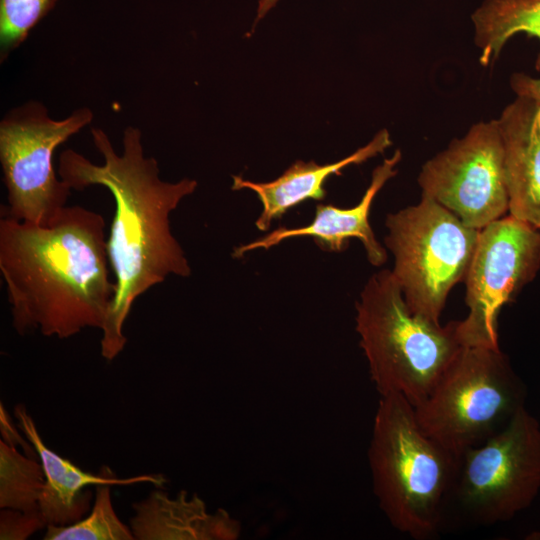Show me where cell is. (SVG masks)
<instances>
[{"label":"cell","instance_id":"obj_5","mask_svg":"<svg viewBox=\"0 0 540 540\" xmlns=\"http://www.w3.org/2000/svg\"><path fill=\"white\" fill-rule=\"evenodd\" d=\"M524 398L525 387L500 348L463 347L414 409L422 430L460 457L500 432Z\"/></svg>","mask_w":540,"mask_h":540},{"label":"cell","instance_id":"obj_12","mask_svg":"<svg viewBox=\"0 0 540 540\" xmlns=\"http://www.w3.org/2000/svg\"><path fill=\"white\" fill-rule=\"evenodd\" d=\"M402 158L397 149L390 158L378 165L372 172L370 185L360 202L351 208H339L332 204H317L310 224L302 227H279L263 237L234 248L233 256L240 258L256 249H270L282 241L297 237H312L317 246L326 251H342L349 239L361 241L368 261L381 266L387 260L385 248L377 241L369 223L372 202L385 185L396 175V166Z\"/></svg>","mask_w":540,"mask_h":540},{"label":"cell","instance_id":"obj_7","mask_svg":"<svg viewBox=\"0 0 540 540\" xmlns=\"http://www.w3.org/2000/svg\"><path fill=\"white\" fill-rule=\"evenodd\" d=\"M82 107L66 118L52 119L40 102L10 110L0 122V162L7 189L1 214L17 221L49 224L66 206L71 188L54 169L58 146L93 120Z\"/></svg>","mask_w":540,"mask_h":540},{"label":"cell","instance_id":"obj_21","mask_svg":"<svg viewBox=\"0 0 540 540\" xmlns=\"http://www.w3.org/2000/svg\"><path fill=\"white\" fill-rule=\"evenodd\" d=\"M0 429L2 434V440L7 444L18 447L21 446L24 449V452L27 456L34 457L32 454L36 453L34 447L29 448L28 440L23 439L18 433L16 427L12 424L9 414L6 409L3 407V404H0ZM37 454V453H36Z\"/></svg>","mask_w":540,"mask_h":540},{"label":"cell","instance_id":"obj_9","mask_svg":"<svg viewBox=\"0 0 540 540\" xmlns=\"http://www.w3.org/2000/svg\"><path fill=\"white\" fill-rule=\"evenodd\" d=\"M539 268V229L510 214L480 229L464 280L469 313L457 321L462 346L499 348V312L534 279Z\"/></svg>","mask_w":540,"mask_h":540},{"label":"cell","instance_id":"obj_23","mask_svg":"<svg viewBox=\"0 0 540 540\" xmlns=\"http://www.w3.org/2000/svg\"><path fill=\"white\" fill-rule=\"evenodd\" d=\"M280 0H258L257 15L255 21L261 20Z\"/></svg>","mask_w":540,"mask_h":540},{"label":"cell","instance_id":"obj_3","mask_svg":"<svg viewBox=\"0 0 540 540\" xmlns=\"http://www.w3.org/2000/svg\"><path fill=\"white\" fill-rule=\"evenodd\" d=\"M368 461L378 505L397 531L431 539L442 527L459 457L427 435L402 395L380 396Z\"/></svg>","mask_w":540,"mask_h":540},{"label":"cell","instance_id":"obj_19","mask_svg":"<svg viewBox=\"0 0 540 540\" xmlns=\"http://www.w3.org/2000/svg\"><path fill=\"white\" fill-rule=\"evenodd\" d=\"M55 0H0L1 59L17 48Z\"/></svg>","mask_w":540,"mask_h":540},{"label":"cell","instance_id":"obj_22","mask_svg":"<svg viewBox=\"0 0 540 540\" xmlns=\"http://www.w3.org/2000/svg\"><path fill=\"white\" fill-rule=\"evenodd\" d=\"M510 85L518 97H525L540 103V78L522 73L513 74Z\"/></svg>","mask_w":540,"mask_h":540},{"label":"cell","instance_id":"obj_15","mask_svg":"<svg viewBox=\"0 0 540 540\" xmlns=\"http://www.w3.org/2000/svg\"><path fill=\"white\" fill-rule=\"evenodd\" d=\"M391 145L389 132L382 130L368 144L337 162L318 164L299 160L269 182H252L241 176H233L232 189H249L256 193L262 211L255 225L259 230L267 231L274 219L280 218L292 207L310 199L323 200L327 194L324 185L330 176L341 175L344 168L363 163Z\"/></svg>","mask_w":540,"mask_h":540},{"label":"cell","instance_id":"obj_10","mask_svg":"<svg viewBox=\"0 0 540 540\" xmlns=\"http://www.w3.org/2000/svg\"><path fill=\"white\" fill-rule=\"evenodd\" d=\"M418 183L422 194L475 229L505 216L509 200L497 119L474 124L463 138L428 160Z\"/></svg>","mask_w":540,"mask_h":540},{"label":"cell","instance_id":"obj_14","mask_svg":"<svg viewBox=\"0 0 540 540\" xmlns=\"http://www.w3.org/2000/svg\"><path fill=\"white\" fill-rule=\"evenodd\" d=\"M132 509L129 527L137 540H234L241 531L227 511L211 513L197 494L185 490L171 498L157 488Z\"/></svg>","mask_w":540,"mask_h":540},{"label":"cell","instance_id":"obj_2","mask_svg":"<svg viewBox=\"0 0 540 540\" xmlns=\"http://www.w3.org/2000/svg\"><path fill=\"white\" fill-rule=\"evenodd\" d=\"M110 269L97 212L66 206L47 225L0 219V272L19 335L38 329L66 339L101 330L116 291Z\"/></svg>","mask_w":540,"mask_h":540},{"label":"cell","instance_id":"obj_17","mask_svg":"<svg viewBox=\"0 0 540 540\" xmlns=\"http://www.w3.org/2000/svg\"><path fill=\"white\" fill-rule=\"evenodd\" d=\"M45 473L35 457L0 440V508L24 512L40 510Z\"/></svg>","mask_w":540,"mask_h":540},{"label":"cell","instance_id":"obj_16","mask_svg":"<svg viewBox=\"0 0 540 540\" xmlns=\"http://www.w3.org/2000/svg\"><path fill=\"white\" fill-rule=\"evenodd\" d=\"M472 21L483 66L496 60L507 40L517 33L540 43V0H485L472 14ZM535 67L540 71V51Z\"/></svg>","mask_w":540,"mask_h":540},{"label":"cell","instance_id":"obj_18","mask_svg":"<svg viewBox=\"0 0 540 540\" xmlns=\"http://www.w3.org/2000/svg\"><path fill=\"white\" fill-rule=\"evenodd\" d=\"M110 484L96 485L91 512L81 520L64 526L47 525L45 540H134L129 526L117 516Z\"/></svg>","mask_w":540,"mask_h":540},{"label":"cell","instance_id":"obj_13","mask_svg":"<svg viewBox=\"0 0 540 540\" xmlns=\"http://www.w3.org/2000/svg\"><path fill=\"white\" fill-rule=\"evenodd\" d=\"M497 122L505 152L508 212L540 229V103L517 96Z\"/></svg>","mask_w":540,"mask_h":540},{"label":"cell","instance_id":"obj_8","mask_svg":"<svg viewBox=\"0 0 540 540\" xmlns=\"http://www.w3.org/2000/svg\"><path fill=\"white\" fill-rule=\"evenodd\" d=\"M540 488V428L520 408L496 435L459 457L449 498L469 523L492 525L528 507Z\"/></svg>","mask_w":540,"mask_h":540},{"label":"cell","instance_id":"obj_4","mask_svg":"<svg viewBox=\"0 0 540 540\" xmlns=\"http://www.w3.org/2000/svg\"><path fill=\"white\" fill-rule=\"evenodd\" d=\"M356 331L380 396L402 395L422 404L464 347L457 321L445 326L411 312L392 271L381 270L356 302Z\"/></svg>","mask_w":540,"mask_h":540},{"label":"cell","instance_id":"obj_20","mask_svg":"<svg viewBox=\"0 0 540 540\" xmlns=\"http://www.w3.org/2000/svg\"><path fill=\"white\" fill-rule=\"evenodd\" d=\"M46 526L47 522L40 510L24 512L8 508L1 509V540H25Z\"/></svg>","mask_w":540,"mask_h":540},{"label":"cell","instance_id":"obj_11","mask_svg":"<svg viewBox=\"0 0 540 540\" xmlns=\"http://www.w3.org/2000/svg\"><path fill=\"white\" fill-rule=\"evenodd\" d=\"M18 428L34 447L45 473V485L39 500L40 512L47 525L64 526L84 518L90 510L92 492L83 490L89 485H133L151 483L164 488L167 479L163 474H142L120 478L108 466L98 474L83 471L46 446L34 419L23 404L14 407Z\"/></svg>","mask_w":540,"mask_h":540},{"label":"cell","instance_id":"obj_6","mask_svg":"<svg viewBox=\"0 0 540 540\" xmlns=\"http://www.w3.org/2000/svg\"><path fill=\"white\" fill-rule=\"evenodd\" d=\"M385 245L392 274L411 312L440 323L450 290L465 280L480 230L422 194L418 204L387 215Z\"/></svg>","mask_w":540,"mask_h":540},{"label":"cell","instance_id":"obj_1","mask_svg":"<svg viewBox=\"0 0 540 540\" xmlns=\"http://www.w3.org/2000/svg\"><path fill=\"white\" fill-rule=\"evenodd\" d=\"M91 135L103 163L66 149L59 158L58 175L71 189L104 186L115 201L107 253L116 291L100 340L101 355L110 362L125 348L123 329L135 300L170 275H191L169 216L198 183L189 178L162 180L157 160L144 154L142 132L136 127L124 130L121 153L102 129L92 128Z\"/></svg>","mask_w":540,"mask_h":540}]
</instances>
